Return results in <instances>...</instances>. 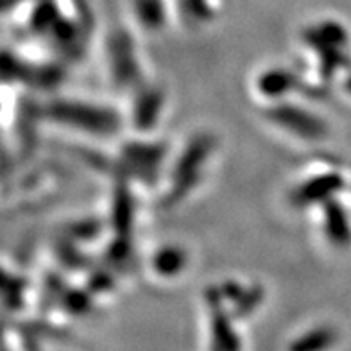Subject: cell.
<instances>
[{
    "label": "cell",
    "instance_id": "1",
    "mask_svg": "<svg viewBox=\"0 0 351 351\" xmlns=\"http://www.w3.org/2000/svg\"><path fill=\"white\" fill-rule=\"evenodd\" d=\"M52 115L58 121L72 122L70 125L81 131H108L115 128V119L110 111L88 102H56Z\"/></svg>",
    "mask_w": 351,
    "mask_h": 351
},
{
    "label": "cell",
    "instance_id": "2",
    "mask_svg": "<svg viewBox=\"0 0 351 351\" xmlns=\"http://www.w3.org/2000/svg\"><path fill=\"white\" fill-rule=\"evenodd\" d=\"M341 332L330 323H317L300 330L285 342L283 351H335Z\"/></svg>",
    "mask_w": 351,
    "mask_h": 351
},
{
    "label": "cell",
    "instance_id": "3",
    "mask_svg": "<svg viewBox=\"0 0 351 351\" xmlns=\"http://www.w3.org/2000/svg\"><path fill=\"white\" fill-rule=\"evenodd\" d=\"M186 254L176 247V245H165L156 250L153 256V273L160 278H176L185 271Z\"/></svg>",
    "mask_w": 351,
    "mask_h": 351
},
{
    "label": "cell",
    "instance_id": "4",
    "mask_svg": "<svg viewBox=\"0 0 351 351\" xmlns=\"http://www.w3.org/2000/svg\"><path fill=\"white\" fill-rule=\"evenodd\" d=\"M258 92L269 99L282 97V93L291 92L294 86V77L289 70L271 69L262 72L258 77Z\"/></svg>",
    "mask_w": 351,
    "mask_h": 351
}]
</instances>
